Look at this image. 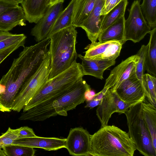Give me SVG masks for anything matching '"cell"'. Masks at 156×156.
<instances>
[{
    "label": "cell",
    "mask_w": 156,
    "mask_h": 156,
    "mask_svg": "<svg viewBox=\"0 0 156 156\" xmlns=\"http://www.w3.org/2000/svg\"><path fill=\"white\" fill-rule=\"evenodd\" d=\"M50 38L24 47L14 59L6 73L0 80V111L9 112L14 99L22 85L36 73L49 50Z\"/></svg>",
    "instance_id": "1"
},
{
    "label": "cell",
    "mask_w": 156,
    "mask_h": 156,
    "mask_svg": "<svg viewBox=\"0 0 156 156\" xmlns=\"http://www.w3.org/2000/svg\"><path fill=\"white\" fill-rule=\"evenodd\" d=\"M90 156H133L136 150L128 133L114 125L102 127L91 136Z\"/></svg>",
    "instance_id": "2"
},
{
    "label": "cell",
    "mask_w": 156,
    "mask_h": 156,
    "mask_svg": "<svg viewBox=\"0 0 156 156\" xmlns=\"http://www.w3.org/2000/svg\"><path fill=\"white\" fill-rule=\"evenodd\" d=\"M77 33L76 27L72 25L48 37L50 40L49 50L51 60L49 79L65 71L76 62Z\"/></svg>",
    "instance_id": "3"
},
{
    "label": "cell",
    "mask_w": 156,
    "mask_h": 156,
    "mask_svg": "<svg viewBox=\"0 0 156 156\" xmlns=\"http://www.w3.org/2000/svg\"><path fill=\"white\" fill-rule=\"evenodd\" d=\"M81 64L75 62L68 69L49 79L25 105L23 112L48 100L54 101L83 78Z\"/></svg>",
    "instance_id": "4"
},
{
    "label": "cell",
    "mask_w": 156,
    "mask_h": 156,
    "mask_svg": "<svg viewBox=\"0 0 156 156\" xmlns=\"http://www.w3.org/2000/svg\"><path fill=\"white\" fill-rule=\"evenodd\" d=\"M142 102L131 106L124 114L127 120L128 133L136 150L145 156H156L149 129L142 112Z\"/></svg>",
    "instance_id": "5"
},
{
    "label": "cell",
    "mask_w": 156,
    "mask_h": 156,
    "mask_svg": "<svg viewBox=\"0 0 156 156\" xmlns=\"http://www.w3.org/2000/svg\"><path fill=\"white\" fill-rule=\"evenodd\" d=\"M51 60L49 50L46 57L36 73L22 86L15 97L12 110L19 112L49 79Z\"/></svg>",
    "instance_id": "6"
},
{
    "label": "cell",
    "mask_w": 156,
    "mask_h": 156,
    "mask_svg": "<svg viewBox=\"0 0 156 156\" xmlns=\"http://www.w3.org/2000/svg\"><path fill=\"white\" fill-rule=\"evenodd\" d=\"M90 90V86L83 78L51 104H45V107L55 116H67L68 111L75 108L84 102L86 94Z\"/></svg>",
    "instance_id": "7"
},
{
    "label": "cell",
    "mask_w": 156,
    "mask_h": 156,
    "mask_svg": "<svg viewBox=\"0 0 156 156\" xmlns=\"http://www.w3.org/2000/svg\"><path fill=\"white\" fill-rule=\"evenodd\" d=\"M140 1H134L129 10V15L125 20L124 41L136 43L140 42L151 30L145 20L140 8Z\"/></svg>",
    "instance_id": "8"
},
{
    "label": "cell",
    "mask_w": 156,
    "mask_h": 156,
    "mask_svg": "<svg viewBox=\"0 0 156 156\" xmlns=\"http://www.w3.org/2000/svg\"><path fill=\"white\" fill-rule=\"evenodd\" d=\"M134 105L125 103L119 98L115 92L110 89H108L96 110V114L101 123V127L108 125L113 113H124Z\"/></svg>",
    "instance_id": "9"
},
{
    "label": "cell",
    "mask_w": 156,
    "mask_h": 156,
    "mask_svg": "<svg viewBox=\"0 0 156 156\" xmlns=\"http://www.w3.org/2000/svg\"><path fill=\"white\" fill-rule=\"evenodd\" d=\"M122 41L96 42L85 48L84 57L88 59L114 61L119 56L122 45Z\"/></svg>",
    "instance_id": "10"
},
{
    "label": "cell",
    "mask_w": 156,
    "mask_h": 156,
    "mask_svg": "<svg viewBox=\"0 0 156 156\" xmlns=\"http://www.w3.org/2000/svg\"><path fill=\"white\" fill-rule=\"evenodd\" d=\"M91 136L82 127L71 129L66 138V148L71 155L90 156Z\"/></svg>",
    "instance_id": "11"
},
{
    "label": "cell",
    "mask_w": 156,
    "mask_h": 156,
    "mask_svg": "<svg viewBox=\"0 0 156 156\" xmlns=\"http://www.w3.org/2000/svg\"><path fill=\"white\" fill-rule=\"evenodd\" d=\"M138 59V56L136 54L129 57L115 67L106 79L102 90L106 92L110 89L114 92L123 81L135 72Z\"/></svg>",
    "instance_id": "12"
},
{
    "label": "cell",
    "mask_w": 156,
    "mask_h": 156,
    "mask_svg": "<svg viewBox=\"0 0 156 156\" xmlns=\"http://www.w3.org/2000/svg\"><path fill=\"white\" fill-rule=\"evenodd\" d=\"M114 92L119 98L126 103L135 105L145 101V93L135 72L123 81Z\"/></svg>",
    "instance_id": "13"
},
{
    "label": "cell",
    "mask_w": 156,
    "mask_h": 156,
    "mask_svg": "<svg viewBox=\"0 0 156 156\" xmlns=\"http://www.w3.org/2000/svg\"><path fill=\"white\" fill-rule=\"evenodd\" d=\"M63 2H58L49 7L44 16L36 23L31 31L35 40L40 42L48 37L58 16L63 10Z\"/></svg>",
    "instance_id": "14"
},
{
    "label": "cell",
    "mask_w": 156,
    "mask_h": 156,
    "mask_svg": "<svg viewBox=\"0 0 156 156\" xmlns=\"http://www.w3.org/2000/svg\"><path fill=\"white\" fill-rule=\"evenodd\" d=\"M66 138L45 137L36 136L34 137L17 139L13 141L11 145L40 148L51 151L66 148Z\"/></svg>",
    "instance_id": "15"
},
{
    "label": "cell",
    "mask_w": 156,
    "mask_h": 156,
    "mask_svg": "<svg viewBox=\"0 0 156 156\" xmlns=\"http://www.w3.org/2000/svg\"><path fill=\"white\" fill-rule=\"evenodd\" d=\"M104 0H95L94 8L80 27L85 31L91 43L97 41L100 33L101 12Z\"/></svg>",
    "instance_id": "16"
},
{
    "label": "cell",
    "mask_w": 156,
    "mask_h": 156,
    "mask_svg": "<svg viewBox=\"0 0 156 156\" xmlns=\"http://www.w3.org/2000/svg\"><path fill=\"white\" fill-rule=\"evenodd\" d=\"M26 20L22 7L10 9L0 15V30L9 32L17 26H25Z\"/></svg>",
    "instance_id": "17"
},
{
    "label": "cell",
    "mask_w": 156,
    "mask_h": 156,
    "mask_svg": "<svg viewBox=\"0 0 156 156\" xmlns=\"http://www.w3.org/2000/svg\"><path fill=\"white\" fill-rule=\"evenodd\" d=\"M78 56L82 62L80 64L83 76H92L101 80L103 79V74L105 70L115 63V60L88 59L80 54H78Z\"/></svg>",
    "instance_id": "18"
},
{
    "label": "cell",
    "mask_w": 156,
    "mask_h": 156,
    "mask_svg": "<svg viewBox=\"0 0 156 156\" xmlns=\"http://www.w3.org/2000/svg\"><path fill=\"white\" fill-rule=\"evenodd\" d=\"M49 0H24L21 3L26 20L36 23L44 16L49 8Z\"/></svg>",
    "instance_id": "19"
},
{
    "label": "cell",
    "mask_w": 156,
    "mask_h": 156,
    "mask_svg": "<svg viewBox=\"0 0 156 156\" xmlns=\"http://www.w3.org/2000/svg\"><path fill=\"white\" fill-rule=\"evenodd\" d=\"M125 15L101 33L98 38L99 42L122 41L124 43Z\"/></svg>",
    "instance_id": "20"
},
{
    "label": "cell",
    "mask_w": 156,
    "mask_h": 156,
    "mask_svg": "<svg viewBox=\"0 0 156 156\" xmlns=\"http://www.w3.org/2000/svg\"><path fill=\"white\" fill-rule=\"evenodd\" d=\"M95 0H76L73 18V25L80 27L92 10Z\"/></svg>",
    "instance_id": "21"
},
{
    "label": "cell",
    "mask_w": 156,
    "mask_h": 156,
    "mask_svg": "<svg viewBox=\"0 0 156 156\" xmlns=\"http://www.w3.org/2000/svg\"><path fill=\"white\" fill-rule=\"evenodd\" d=\"M150 38L146 45L145 56V69L148 73L156 76V27L151 30Z\"/></svg>",
    "instance_id": "22"
},
{
    "label": "cell",
    "mask_w": 156,
    "mask_h": 156,
    "mask_svg": "<svg viewBox=\"0 0 156 156\" xmlns=\"http://www.w3.org/2000/svg\"><path fill=\"white\" fill-rule=\"evenodd\" d=\"M76 0H71L67 6L59 15L48 37L62 29L73 25V18Z\"/></svg>",
    "instance_id": "23"
},
{
    "label": "cell",
    "mask_w": 156,
    "mask_h": 156,
    "mask_svg": "<svg viewBox=\"0 0 156 156\" xmlns=\"http://www.w3.org/2000/svg\"><path fill=\"white\" fill-rule=\"evenodd\" d=\"M142 112L144 119L151 136L153 146L156 150V107L145 101L142 102Z\"/></svg>",
    "instance_id": "24"
},
{
    "label": "cell",
    "mask_w": 156,
    "mask_h": 156,
    "mask_svg": "<svg viewBox=\"0 0 156 156\" xmlns=\"http://www.w3.org/2000/svg\"><path fill=\"white\" fill-rule=\"evenodd\" d=\"M128 3L127 0H122L107 14L101 16L100 34L125 15Z\"/></svg>",
    "instance_id": "25"
},
{
    "label": "cell",
    "mask_w": 156,
    "mask_h": 156,
    "mask_svg": "<svg viewBox=\"0 0 156 156\" xmlns=\"http://www.w3.org/2000/svg\"><path fill=\"white\" fill-rule=\"evenodd\" d=\"M143 88L149 102L156 107V78L148 73L144 74L143 77Z\"/></svg>",
    "instance_id": "26"
},
{
    "label": "cell",
    "mask_w": 156,
    "mask_h": 156,
    "mask_svg": "<svg viewBox=\"0 0 156 156\" xmlns=\"http://www.w3.org/2000/svg\"><path fill=\"white\" fill-rule=\"evenodd\" d=\"M140 8L150 27L153 28L156 27V0H143Z\"/></svg>",
    "instance_id": "27"
},
{
    "label": "cell",
    "mask_w": 156,
    "mask_h": 156,
    "mask_svg": "<svg viewBox=\"0 0 156 156\" xmlns=\"http://www.w3.org/2000/svg\"><path fill=\"white\" fill-rule=\"evenodd\" d=\"M5 156H34L36 150L34 148L17 145L2 147Z\"/></svg>",
    "instance_id": "28"
},
{
    "label": "cell",
    "mask_w": 156,
    "mask_h": 156,
    "mask_svg": "<svg viewBox=\"0 0 156 156\" xmlns=\"http://www.w3.org/2000/svg\"><path fill=\"white\" fill-rule=\"evenodd\" d=\"M146 49V45H143L136 54L138 59L136 66L135 74L137 78L141 83L142 86L143 77L145 70V59Z\"/></svg>",
    "instance_id": "29"
},
{
    "label": "cell",
    "mask_w": 156,
    "mask_h": 156,
    "mask_svg": "<svg viewBox=\"0 0 156 156\" xmlns=\"http://www.w3.org/2000/svg\"><path fill=\"white\" fill-rule=\"evenodd\" d=\"M20 128L13 129L9 127L6 132L0 136V150L2 147L11 145L13 141L19 138Z\"/></svg>",
    "instance_id": "30"
},
{
    "label": "cell",
    "mask_w": 156,
    "mask_h": 156,
    "mask_svg": "<svg viewBox=\"0 0 156 156\" xmlns=\"http://www.w3.org/2000/svg\"><path fill=\"white\" fill-rule=\"evenodd\" d=\"M26 37L24 34H13L12 36L0 41V50L21 43L25 42Z\"/></svg>",
    "instance_id": "31"
},
{
    "label": "cell",
    "mask_w": 156,
    "mask_h": 156,
    "mask_svg": "<svg viewBox=\"0 0 156 156\" xmlns=\"http://www.w3.org/2000/svg\"><path fill=\"white\" fill-rule=\"evenodd\" d=\"M25 42L21 43L0 50V64L12 52L20 47H24Z\"/></svg>",
    "instance_id": "32"
},
{
    "label": "cell",
    "mask_w": 156,
    "mask_h": 156,
    "mask_svg": "<svg viewBox=\"0 0 156 156\" xmlns=\"http://www.w3.org/2000/svg\"><path fill=\"white\" fill-rule=\"evenodd\" d=\"M122 0H104L101 16H104L116 6Z\"/></svg>",
    "instance_id": "33"
},
{
    "label": "cell",
    "mask_w": 156,
    "mask_h": 156,
    "mask_svg": "<svg viewBox=\"0 0 156 156\" xmlns=\"http://www.w3.org/2000/svg\"><path fill=\"white\" fill-rule=\"evenodd\" d=\"M20 128L19 138L34 137L36 136L33 129L30 128L28 126H23Z\"/></svg>",
    "instance_id": "34"
},
{
    "label": "cell",
    "mask_w": 156,
    "mask_h": 156,
    "mask_svg": "<svg viewBox=\"0 0 156 156\" xmlns=\"http://www.w3.org/2000/svg\"><path fill=\"white\" fill-rule=\"evenodd\" d=\"M19 5V4L4 0H0V15L5 11Z\"/></svg>",
    "instance_id": "35"
},
{
    "label": "cell",
    "mask_w": 156,
    "mask_h": 156,
    "mask_svg": "<svg viewBox=\"0 0 156 156\" xmlns=\"http://www.w3.org/2000/svg\"><path fill=\"white\" fill-rule=\"evenodd\" d=\"M101 100H98L92 98L91 99L87 101L85 108H89L90 109L92 108L98 106L101 103Z\"/></svg>",
    "instance_id": "36"
},
{
    "label": "cell",
    "mask_w": 156,
    "mask_h": 156,
    "mask_svg": "<svg viewBox=\"0 0 156 156\" xmlns=\"http://www.w3.org/2000/svg\"><path fill=\"white\" fill-rule=\"evenodd\" d=\"M13 34L9 32L0 30V41L12 36Z\"/></svg>",
    "instance_id": "37"
},
{
    "label": "cell",
    "mask_w": 156,
    "mask_h": 156,
    "mask_svg": "<svg viewBox=\"0 0 156 156\" xmlns=\"http://www.w3.org/2000/svg\"><path fill=\"white\" fill-rule=\"evenodd\" d=\"M58 0H49L48 4L49 7H50L57 3Z\"/></svg>",
    "instance_id": "38"
},
{
    "label": "cell",
    "mask_w": 156,
    "mask_h": 156,
    "mask_svg": "<svg viewBox=\"0 0 156 156\" xmlns=\"http://www.w3.org/2000/svg\"><path fill=\"white\" fill-rule=\"evenodd\" d=\"M7 1L14 2L18 4H21L24 1V0H4Z\"/></svg>",
    "instance_id": "39"
},
{
    "label": "cell",
    "mask_w": 156,
    "mask_h": 156,
    "mask_svg": "<svg viewBox=\"0 0 156 156\" xmlns=\"http://www.w3.org/2000/svg\"><path fill=\"white\" fill-rule=\"evenodd\" d=\"M64 0H58L57 3L58 2H64Z\"/></svg>",
    "instance_id": "40"
}]
</instances>
